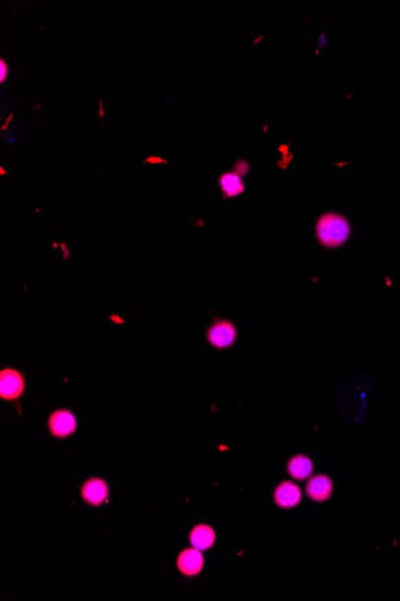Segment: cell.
Segmentation results:
<instances>
[{
	"label": "cell",
	"mask_w": 400,
	"mask_h": 601,
	"mask_svg": "<svg viewBox=\"0 0 400 601\" xmlns=\"http://www.w3.org/2000/svg\"><path fill=\"white\" fill-rule=\"evenodd\" d=\"M316 234L322 247L333 249L342 247L348 242L351 227L343 215L327 213L316 221Z\"/></svg>",
	"instance_id": "6da1fadb"
},
{
	"label": "cell",
	"mask_w": 400,
	"mask_h": 601,
	"mask_svg": "<svg viewBox=\"0 0 400 601\" xmlns=\"http://www.w3.org/2000/svg\"><path fill=\"white\" fill-rule=\"evenodd\" d=\"M25 393V376L19 370L4 367L0 371V398L14 403L21 414V398Z\"/></svg>",
	"instance_id": "7a4b0ae2"
},
{
	"label": "cell",
	"mask_w": 400,
	"mask_h": 601,
	"mask_svg": "<svg viewBox=\"0 0 400 601\" xmlns=\"http://www.w3.org/2000/svg\"><path fill=\"white\" fill-rule=\"evenodd\" d=\"M207 342L216 350L231 348L237 340V329L228 319H216L207 330Z\"/></svg>",
	"instance_id": "3957f363"
},
{
	"label": "cell",
	"mask_w": 400,
	"mask_h": 601,
	"mask_svg": "<svg viewBox=\"0 0 400 601\" xmlns=\"http://www.w3.org/2000/svg\"><path fill=\"white\" fill-rule=\"evenodd\" d=\"M78 429V420L75 413L67 409L59 408L51 413L48 418V431L54 438L65 440L75 435Z\"/></svg>",
	"instance_id": "277c9868"
},
{
	"label": "cell",
	"mask_w": 400,
	"mask_h": 601,
	"mask_svg": "<svg viewBox=\"0 0 400 601\" xmlns=\"http://www.w3.org/2000/svg\"><path fill=\"white\" fill-rule=\"evenodd\" d=\"M80 497L90 507H101L108 501V484L101 478H90L80 486Z\"/></svg>",
	"instance_id": "5b68a950"
},
{
	"label": "cell",
	"mask_w": 400,
	"mask_h": 601,
	"mask_svg": "<svg viewBox=\"0 0 400 601\" xmlns=\"http://www.w3.org/2000/svg\"><path fill=\"white\" fill-rule=\"evenodd\" d=\"M204 556L202 551L189 547L180 552L176 558V568L186 578H196L204 569Z\"/></svg>",
	"instance_id": "8992f818"
},
{
	"label": "cell",
	"mask_w": 400,
	"mask_h": 601,
	"mask_svg": "<svg viewBox=\"0 0 400 601\" xmlns=\"http://www.w3.org/2000/svg\"><path fill=\"white\" fill-rule=\"evenodd\" d=\"M333 481L326 474H316L308 479L306 485L307 497L316 503H324L333 493Z\"/></svg>",
	"instance_id": "52a82bcc"
},
{
	"label": "cell",
	"mask_w": 400,
	"mask_h": 601,
	"mask_svg": "<svg viewBox=\"0 0 400 601\" xmlns=\"http://www.w3.org/2000/svg\"><path fill=\"white\" fill-rule=\"evenodd\" d=\"M273 501L282 509H292L302 501V490L294 481H282L273 491Z\"/></svg>",
	"instance_id": "ba28073f"
},
{
	"label": "cell",
	"mask_w": 400,
	"mask_h": 601,
	"mask_svg": "<svg viewBox=\"0 0 400 601\" xmlns=\"http://www.w3.org/2000/svg\"><path fill=\"white\" fill-rule=\"evenodd\" d=\"M314 470V464L309 456L297 454L292 456L287 464V472L294 480L303 481L311 478Z\"/></svg>",
	"instance_id": "9c48e42d"
},
{
	"label": "cell",
	"mask_w": 400,
	"mask_h": 601,
	"mask_svg": "<svg viewBox=\"0 0 400 601\" xmlns=\"http://www.w3.org/2000/svg\"><path fill=\"white\" fill-rule=\"evenodd\" d=\"M189 544L192 547L199 551H207L212 549V546L216 543V533L209 525H194L189 534Z\"/></svg>",
	"instance_id": "30bf717a"
},
{
	"label": "cell",
	"mask_w": 400,
	"mask_h": 601,
	"mask_svg": "<svg viewBox=\"0 0 400 601\" xmlns=\"http://www.w3.org/2000/svg\"><path fill=\"white\" fill-rule=\"evenodd\" d=\"M218 184L221 186L224 197L233 199L245 192V183L241 175L236 172H226L218 178Z\"/></svg>",
	"instance_id": "8fae6325"
},
{
	"label": "cell",
	"mask_w": 400,
	"mask_h": 601,
	"mask_svg": "<svg viewBox=\"0 0 400 601\" xmlns=\"http://www.w3.org/2000/svg\"><path fill=\"white\" fill-rule=\"evenodd\" d=\"M9 76V65L5 62L4 59H0V82L4 83L6 81V77Z\"/></svg>",
	"instance_id": "7c38bea8"
},
{
	"label": "cell",
	"mask_w": 400,
	"mask_h": 601,
	"mask_svg": "<svg viewBox=\"0 0 400 601\" xmlns=\"http://www.w3.org/2000/svg\"><path fill=\"white\" fill-rule=\"evenodd\" d=\"M145 162H151V163H156V162H158V163H160V162L167 161H165V160H163V159H161V157H150L146 159Z\"/></svg>",
	"instance_id": "4fadbf2b"
},
{
	"label": "cell",
	"mask_w": 400,
	"mask_h": 601,
	"mask_svg": "<svg viewBox=\"0 0 400 601\" xmlns=\"http://www.w3.org/2000/svg\"><path fill=\"white\" fill-rule=\"evenodd\" d=\"M99 117H101V118H104V109H102V101H99Z\"/></svg>",
	"instance_id": "5bb4252c"
},
{
	"label": "cell",
	"mask_w": 400,
	"mask_h": 601,
	"mask_svg": "<svg viewBox=\"0 0 400 601\" xmlns=\"http://www.w3.org/2000/svg\"><path fill=\"white\" fill-rule=\"evenodd\" d=\"M11 119H12V115H10V118L6 120V124H5L4 126H3V130H6V128H8V125H9L10 122H11Z\"/></svg>",
	"instance_id": "9a60e30c"
}]
</instances>
